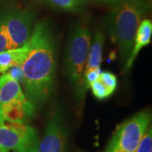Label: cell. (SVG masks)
Masks as SVG:
<instances>
[{
    "instance_id": "obj_1",
    "label": "cell",
    "mask_w": 152,
    "mask_h": 152,
    "mask_svg": "<svg viewBox=\"0 0 152 152\" xmlns=\"http://www.w3.org/2000/svg\"><path fill=\"white\" fill-rule=\"evenodd\" d=\"M31 48L21 64L22 89L36 107L45 104L54 91L56 79V41L47 20L37 23L30 37Z\"/></svg>"
},
{
    "instance_id": "obj_2",
    "label": "cell",
    "mask_w": 152,
    "mask_h": 152,
    "mask_svg": "<svg viewBox=\"0 0 152 152\" xmlns=\"http://www.w3.org/2000/svg\"><path fill=\"white\" fill-rule=\"evenodd\" d=\"M148 11L147 0H121L107 16V28L110 38L119 50L124 64L131 53L139 25Z\"/></svg>"
},
{
    "instance_id": "obj_3",
    "label": "cell",
    "mask_w": 152,
    "mask_h": 152,
    "mask_svg": "<svg viewBox=\"0 0 152 152\" xmlns=\"http://www.w3.org/2000/svg\"><path fill=\"white\" fill-rule=\"evenodd\" d=\"M91 39L90 28L86 25H78L69 34L64 48V71L74 86L77 99H83L86 91L84 72Z\"/></svg>"
},
{
    "instance_id": "obj_4",
    "label": "cell",
    "mask_w": 152,
    "mask_h": 152,
    "mask_svg": "<svg viewBox=\"0 0 152 152\" xmlns=\"http://www.w3.org/2000/svg\"><path fill=\"white\" fill-rule=\"evenodd\" d=\"M151 121L150 111H141L124 121L116 129L105 152L121 150L135 152Z\"/></svg>"
},
{
    "instance_id": "obj_5",
    "label": "cell",
    "mask_w": 152,
    "mask_h": 152,
    "mask_svg": "<svg viewBox=\"0 0 152 152\" xmlns=\"http://www.w3.org/2000/svg\"><path fill=\"white\" fill-rule=\"evenodd\" d=\"M37 131L26 124L0 125V152H37Z\"/></svg>"
},
{
    "instance_id": "obj_6",
    "label": "cell",
    "mask_w": 152,
    "mask_h": 152,
    "mask_svg": "<svg viewBox=\"0 0 152 152\" xmlns=\"http://www.w3.org/2000/svg\"><path fill=\"white\" fill-rule=\"evenodd\" d=\"M8 34L10 49L20 48L26 43L31 35L35 17L31 11L11 9L2 15Z\"/></svg>"
},
{
    "instance_id": "obj_7",
    "label": "cell",
    "mask_w": 152,
    "mask_h": 152,
    "mask_svg": "<svg viewBox=\"0 0 152 152\" xmlns=\"http://www.w3.org/2000/svg\"><path fill=\"white\" fill-rule=\"evenodd\" d=\"M68 124L62 109L53 112L49 118L37 152H65L68 143Z\"/></svg>"
},
{
    "instance_id": "obj_8",
    "label": "cell",
    "mask_w": 152,
    "mask_h": 152,
    "mask_svg": "<svg viewBox=\"0 0 152 152\" xmlns=\"http://www.w3.org/2000/svg\"><path fill=\"white\" fill-rule=\"evenodd\" d=\"M25 98L26 96L21 85L12 79L8 73L2 74L0 76V119L1 111L4 107Z\"/></svg>"
},
{
    "instance_id": "obj_9",
    "label": "cell",
    "mask_w": 152,
    "mask_h": 152,
    "mask_svg": "<svg viewBox=\"0 0 152 152\" xmlns=\"http://www.w3.org/2000/svg\"><path fill=\"white\" fill-rule=\"evenodd\" d=\"M151 37L152 22L149 19H145L140 22V24L139 25V27L137 29L133 48H132L129 58L126 61L124 64V72H129L132 66L134 65V63L135 61L137 56L141 51V49L151 43Z\"/></svg>"
},
{
    "instance_id": "obj_10",
    "label": "cell",
    "mask_w": 152,
    "mask_h": 152,
    "mask_svg": "<svg viewBox=\"0 0 152 152\" xmlns=\"http://www.w3.org/2000/svg\"><path fill=\"white\" fill-rule=\"evenodd\" d=\"M31 48L30 38L20 48L8 49L0 53V74H4L15 65H20L27 58Z\"/></svg>"
},
{
    "instance_id": "obj_11",
    "label": "cell",
    "mask_w": 152,
    "mask_h": 152,
    "mask_svg": "<svg viewBox=\"0 0 152 152\" xmlns=\"http://www.w3.org/2000/svg\"><path fill=\"white\" fill-rule=\"evenodd\" d=\"M104 42H105V36L103 31H97L94 35L93 39H91V43L88 53L85 71L101 68V64L102 61Z\"/></svg>"
},
{
    "instance_id": "obj_12",
    "label": "cell",
    "mask_w": 152,
    "mask_h": 152,
    "mask_svg": "<svg viewBox=\"0 0 152 152\" xmlns=\"http://www.w3.org/2000/svg\"><path fill=\"white\" fill-rule=\"evenodd\" d=\"M56 10L66 12H76L81 10L86 0H45Z\"/></svg>"
},
{
    "instance_id": "obj_13",
    "label": "cell",
    "mask_w": 152,
    "mask_h": 152,
    "mask_svg": "<svg viewBox=\"0 0 152 152\" xmlns=\"http://www.w3.org/2000/svg\"><path fill=\"white\" fill-rule=\"evenodd\" d=\"M90 88L91 89V91H92L93 95L95 96V97L97 98L98 100L107 99L113 93V91H111L99 79L95 82H93L90 86Z\"/></svg>"
},
{
    "instance_id": "obj_14",
    "label": "cell",
    "mask_w": 152,
    "mask_h": 152,
    "mask_svg": "<svg viewBox=\"0 0 152 152\" xmlns=\"http://www.w3.org/2000/svg\"><path fill=\"white\" fill-rule=\"evenodd\" d=\"M135 152H152V130L151 126L143 136Z\"/></svg>"
},
{
    "instance_id": "obj_15",
    "label": "cell",
    "mask_w": 152,
    "mask_h": 152,
    "mask_svg": "<svg viewBox=\"0 0 152 152\" xmlns=\"http://www.w3.org/2000/svg\"><path fill=\"white\" fill-rule=\"evenodd\" d=\"M99 80L103 83L111 91L114 92L117 86H118V80L115 75L108 71L102 72L101 75L99 77Z\"/></svg>"
},
{
    "instance_id": "obj_16",
    "label": "cell",
    "mask_w": 152,
    "mask_h": 152,
    "mask_svg": "<svg viewBox=\"0 0 152 152\" xmlns=\"http://www.w3.org/2000/svg\"><path fill=\"white\" fill-rule=\"evenodd\" d=\"M102 69L101 68L99 69H92L89 70L84 72V84H85V88L86 90L90 88V86L92 84L93 82L97 80L99 77L102 74Z\"/></svg>"
},
{
    "instance_id": "obj_17",
    "label": "cell",
    "mask_w": 152,
    "mask_h": 152,
    "mask_svg": "<svg viewBox=\"0 0 152 152\" xmlns=\"http://www.w3.org/2000/svg\"><path fill=\"white\" fill-rule=\"evenodd\" d=\"M10 49V42L3 16H0V53L4 51Z\"/></svg>"
},
{
    "instance_id": "obj_18",
    "label": "cell",
    "mask_w": 152,
    "mask_h": 152,
    "mask_svg": "<svg viewBox=\"0 0 152 152\" xmlns=\"http://www.w3.org/2000/svg\"><path fill=\"white\" fill-rule=\"evenodd\" d=\"M6 73H8L9 75L10 76L12 79L15 80L16 81H18L21 85L22 81H23V72H22L21 66H13Z\"/></svg>"
},
{
    "instance_id": "obj_19",
    "label": "cell",
    "mask_w": 152,
    "mask_h": 152,
    "mask_svg": "<svg viewBox=\"0 0 152 152\" xmlns=\"http://www.w3.org/2000/svg\"><path fill=\"white\" fill-rule=\"evenodd\" d=\"M92 1L105 5H115L118 3H119L121 0H92Z\"/></svg>"
},
{
    "instance_id": "obj_20",
    "label": "cell",
    "mask_w": 152,
    "mask_h": 152,
    "mask_svg": "<svg viewBox=\"0 0 152 152\" xmlns=\"http://www.w3.org/2000/svg\"><path fill=\"white\" fill-rule=\"evenodd\" d=\"M79 152H83V151H79Z\"/></svg>"
}]
</instances>
